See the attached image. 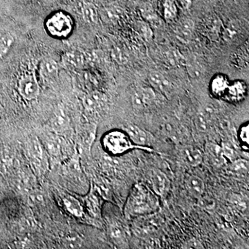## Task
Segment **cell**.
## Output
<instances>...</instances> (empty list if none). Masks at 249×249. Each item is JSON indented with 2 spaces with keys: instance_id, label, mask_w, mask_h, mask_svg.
Wrapping results in <instances>:
<instances>
[{
  "instance_id": "cell-19",
  "label": "cell",
  "mask_w": 249,
  "mask_h": 249,
  "mask_svg": "<svg viewBox=\"0 0 249 249\" xmlns=\"http://www.w3.org/2000/svg\"><path fill=\"white\" fill-rule=\"evenodd\" d=\"M148 80L152 89L156 91L163 93L169 89V82L160 71H152Z\"/></svg>"
},
{
  "instance_id": "cell-4",
  "label": "cell",
  "mask_w": 249,
  "mask_h": 249,
  "mask_svg": "<svg viewBox=\"0 0 249 249\" xmlns=\"http://www.w3.org/2000/svg\"><path fill=\"white\" fill-rule=\"evenodd\" d=\"M18 91L24 100L34 101L40 95V88L34 73H24L18 81Z\"/></svg>"
},
{
  "instance_id": "cell-11",
  "label": "cell",
  "mask_w": 249,
  "mask_h": 249,
  "mask_svg": "<svg viewBox=\"0 0 249 249\" xmlns=\"http://www.w3.org/2000/svg\"><path fill=\"white\" fill-rule=\"evenodd\" d=\"M70 124L68 114L62 108L56 109L49 121V127L55 133L65 132L70 127Z\"/></svg>"
},
{
  "instance_id": "cell-31",
  "label": "cell",
  "mask_w": 249,
  "mask_h": 249,
  "mask_svg": "<svg viewBox=\"0 0 249 249\" xmlns=\"http://www.w3.org/2000/svg\"><path fill=\"white\" fill-rule=\"evenodd\" d=\"M223 155L226 159H229L232 161L236 160V151L229 143H223L222 146Z\"/></svg>"
},
{
  "instance_id": "cell-17",
  "label": "cell",
  "mask_w": 249,
  "mask_h": 249,
  "mask_svg": "<svg viewBox=\"0 0 249 249\" xmlns=\"http://www.w3.org/2000/svg\"><path fill=\"white\" fill-rule=\"evenodd\" d=\"M206 155L210 162L215 166H221L225 162L226 158L223 155L222 147L213 142H209L206 146Z\"/></svg>"
},
{
  "instance_id": "cell-16",
  "label": "cell",
  "mask_w": 249,
  "mask_h": 249,
  "mask_svg": "<svg viewBox=\"0 0 249 249\" xmlns=\"http://www.w3.org/2000/svg\"><path fill=\"white\" fill-rule=\"evenodd\" d=\"M180 157L185 163L191 166H196L200 164L203 160L200 150L193 146L183 147L180 151Z\"/></svg>"
},
{
  "instance_id": "cell-29",
  "label": "cell",
  "mask_w": 249,
  "mask_h": 249,
  "mask_svg": "<svg viewBox=\"0 0 249 249\" xmlns=\"http://www.w3.org/2000/svg\"><path fill=\"white\" fill-rule=\"evenodd\" d=\"M238 138L242 146L245 150H249V124H244L240 127L238 132Z\"/></svg>"
},
{
  "instance_id": "cell-2",
  "label": "cell",
  "mask_w": 249,
  "mask_h": 249,
  "mask_svg": "<svg viewBox=\"0 0 249 249\" xmlns=\"http://www.w3.org/2000/svg\"><path fill=\"white\" fill-rule=\"evenodd\" d=\"M45 30L51 37L66 39L74 29V21L68 13L57 11L49 15L45 22Z\"/></svg>"
},
{
  "instance_id": "cell-32",
  "label": "cell",
  "mask_w": 249,
  "mask_h": 249,
  "mask_svg": "<svg viewBox=\"0 0 249 249\" xmlns=\"http://www.w3.org/2000/svg\"><path fill=\"white\" fill-rule=\"evenodd\" d=\"M29 199H30L31 203L34 204H40L43 201V196L38 191H34L31 193Z\"/></svg>"
},
{
  "instance_id": "cell-18",
  "label": "cell",
  "mask_w": 249,
  "mask_h": 249,
  "mask_svg": "<svg viewBox=\"0 0 249 249\" xmlns=\"http://www.w3.org/2000/svg\"><path fill=\"white\" fill-rule=\"evenodd\" d=\"M213 121V111L209 107L205 108L204 109L198 113L195 120V124L196 129L200 132H207Z\"/></svg>"
},
{
  "instance_id": "cell-13",
  "label": "cell",
  "mask_w": 249,
  "mask_h": 249,
  "mask_svg": "<svg viewBox=\"0 0 249 249\" xmlns=\"http://www.w3.org/2000/svg\"><path fill=\"white\" fill-rule=\"evenodd\" d=\"M62 203L67 212L73 217L77 219H83L86 217L84 205L78 198L67 195L62 199Z\"/></svg>"
},
{
  "instance_id": "cell-33",
  "label": "cell",
  "mask_w": 249,
  "mask_h": 249,
  "mask_svg": "<svg viewBox=\"0 0 249 249\" xmlns=\"http://www.w3.org/2000/svg\"><path fill=\"white\" fill-rule=\"evenodd\" d=\"M177 1L184 9H188L192 4V0H177Z\"/></svg>"
},
{
  "instance_id": "cell-34",
  "label": "cell",
  "mask_w": 249,
  "mask_h": 249,
  "mask_svg": "<svg viewBox=\"0 0 249 249\" xmlns=\"http://www.w3.org/2000/svg\"><path fill=\"white\" fill-rule=\"evenodd\" d=\"M16 1L19 4L27 5L32 4L36 0H16Z\"/></svg>"
},
{
  "instance_id": "cell-28",
  "label": "cell",
  "mask_w": 249,
  "mask_h": 249,
  "mask_svg": "<svg viewBox=\"0 0 249 249\" xmlns=\"http://www.w3.org/2000/svg\"><path fill=\"white\" fill-rule=\"evenodd\" d=\"M231 169L234 175H238V176L245 175L249 171V161L243 159L234 160Z\"/></svg>"
},
{
  "instance_id": "cell-30",
  "label": "cell",
  "mask_w": 249,
  "mask_h": 249,
  "mask_svg": "<svg viewBox=\"0 0 249 249\" xmlns=\"http://www.w3.org/2000/svg\"><path fill=\"white\" fill-rule=\"evenodd\" d=\"M188 73L192 77H198L202 73V66L196 60H191L188 64Z\"/></svg>"
},
{
  "instance_id": "cell-23",
  "label": "cell",
  "mask_w": 249,
  "mask_h": 249,
  "mask_svg": "<svg viewBox=\"0 0 249 249\" xmlns=\"http://www.w3.org/2000/svg\"><path fill=\"white\" fill-rule=\"evenodd\" d=\"M186 188L195 197H200L205 190L204 181L196 176H191L186 181Z\"/></svg>"
},
{
  "instance_id": "cell-1",
  "label": "cell",
  "mask_w": 249,
  "mask_h": 249,
  "mask_svg": "<svg viewBox=\"0 0 249 249\" xmlns=\"http://www.w3.org/2000/svg\"><path fill=\"white\" fill-rule=\"evenodd\" d=\"M160 209L158 196L142 183L134 185L124 206V215L127 219L157 213Z\"/></svg>"
},
{
  "instance_id": "cell-8",
  "label": "cell",
  "mask_w": 249,
  "mask_h": 249,
  "mask_svg": "<svg viewBox=\"0 0 249 249\" xmlns=\"http://www.w3.org/2000/svg\"><path fill=\"white\" fill-rule=\"evenodd\" d=\"M27 152L36 168H42L46 163V150L43 144L37 140H30L27 145Z\"/></svg>"
},
{
  "instance_id": "cell-22",
  "label": "cell",
  "mask_w": 249,
  "mask_h": 249,
  "mask_svg": "<svg viewBox=\"0 0 249 249\" xmlns=\"http://www.w3.org/2000/svg\"><path fill=\"white\" fill-rule=\"evenodd\" d=\"M83 103L87 111L90 113H95L103 107L104 99L100 93H91L85 96Z\"/></svg>"
},
{
  "instance_id": "cell-10",
  "label": "cell",
  "mask_w": 249,
  "mask_h": 249,
  "mask_svg": "<svg viewBox=\"0 0 249 249\" xmlns=\"http://www.w3.org/2000/svg\"><path fill=\"white\" fill-rule=\"evenodd\" d=\"M150 181L152 191L157 196H163L169 188V180L165 173L160 170L152 171L150 175Z\"/></svg>"
},
{
  "instance_id": "cell-7",
  "label": "cell",
  "mask_w": 249,
  "mask_h": 249,
  "mask_svg": "<svg viewBox=\"0 0 249 249\" xmlns=\"http://www.w3.org/2000/svg\"><path fill=\"white\" fill-rule=\"evenodd\" d=\"M107 234L111 241L120 247L127 245V229L122 223L117 220H111L107 224Z\"/></svg>"
},
{
  "instance_id": "cell-20",
  "label": "cell",
  "mask_w": 249,
  "mask_h": 249,
  "mask_svg": "<svg viewBox=\"0 0 249 249\" xmlns=\"http://www.w3.org/2000/svg\"><path fill=\"white\" fill-rule=\"evenodd\" d=\"M62 62L67 68L76 70L83 65L84 58L80 52L70 51L64 54L63 57H62Z\"/></svg>"
},
{
  "instance_id": "cell-6",
  "label": "cell",
  "mask_w": 249,
  "mask_h": 249,
  "mask_svg": "<svg viewBox=\"0 0 249 249\" xmlns=\"http://www.w3.org/2000/svg\"><path fill=\"white\" fill-rule=\"evenodd\" d=\"M124 132L135 145L147 150H152L150 148L152 142V136L146 131L140 128L133 124H129L124 127Z\"/></svg>"
},
{
  "instance_id": "cell-24",
  "label": "cell",
  "mask_w": 249,
  "mask_h": 249,
  "mask_svg": "<svg viewBox=\"0 0 249 249\" xmlns=\"http://www.w3.org/2000/svg\"><path fill=\"white\" fill-rule=\"evenodd\" d=\"M65 141L56 137L54 139H49L47 140L46 145H43L46 151L49 152L51 155L59 157L62 155V152L65 150Z\"/></svg>"
},
{
  "instance_id": "cell-26",
  "label": "cell",
  "mask_w": 249,
  "mask_h": 249,
  "mask_svg": "<svg viewBox=\"0 0 249 249\" xmlns=\"http://www.w3.org/2000/svg\"><path fill=\"white\" fill-rule=\"evenodd\" d=\"M163 17L168 22L173 21L178 15L176 0H164L163 5Z\"/></svg>"
},
{
  "instance_id": "cell-9",
  "label": "cell",
  "mask_w": 249,
  "mask_h": 249,
  "mask_svg": "<svg viewBox=\"0 0 249 249\" xmlns=\"http://www.w3.org/2000/svg\"><path fill=\"white\" fill-rule=\"evenodd\" d=\"M247 89V85L243 80H236L231 81L223 98L231 102L240 101L245 97Z\"/></svg>"
},
{
  "instance_id": "cell-15",
  "label": "cell",
  "mask_w": 249,
  "mask_h": 249,
  "mask_svg": "<svg viewBox=\"0 0 249 249\" xmlns=\"http://www.w3.org/2000/svg\"><path fill=\"white\" fill-rule=\"evenodd\" d=\"M59 67L53 58L42 59L39 65V72L41 78L45 80H52L58 76Z\"/></svg>"
},
{
  "instance_id": "cell-21",
  "label": "cell",
  "mask_w": 249,
  "mask_h": 249,
  "mask_svg": "<svg viewBox=\"0 0 249 249\" xmlns=\"http://www.w3.org/2000/svg\"><path fill=\"white\" fill-rule=\"evenodd\" d=\"M194 31V22L191 19H186L178 22L177 26V36L178 39L187 42L191 40Z\"/></svg>"
},
{
  "instance_id": "cell-25",
  "label": "cell",
  "mask_w": 249,
  "mask_h": 249,
  "mask_svg": "<svg viewBox=\"0 0 249 249\" xmlns=\"http://www.w3.org/2000/svg\"><path fill=\"white\" fill-rule=\"evenodd\" d=\"M82 16L85 22L89 24H95L98 22V10L92 3H84L82 7Z\"/></svg>"
},
{
  "instance_id": "cell-27",
  "label": "cell",
  "mask_w": 249,
  "mask_h": 249,
  "mask_svg": "<svg viewBox=\"0 0 249 249\" xmlns=\"http://www.w3.org/2000/svg\"><path fill=\"white\" fill-rule=\"evenodd\" d=\"M15 42L14 36L9 33L3 34L0 37V60L7 55L12 48Z\"/></svg>"
},
{
  "instance_id": "cell-14",
  "label": "cell",
  "mask_w": 249,
  "mask_h": 249,
  "mask_svg": "<svg viewBox=\"0 0 249 249\" xmlns=\"http://www.w3.org/2000/svg\"><path fill=\"white\" fill-rule=\"evenodd\" d=\"M230 82L227 75L224 73H217L213 77L210 82V91L214 97L223 98Z\"/></svg>"
},
{
  "instance_id": "cell-3",
  "label": "cell",
  "mask_w": 249,
  "mask_h": 249,
  "mask_svg": "<svg viewBox=\"0 0 249 249\" xmlns=\"http://www.w3.org/2000/svg\"><path fill=\"white\" fill-rule=\"evenodd\" d=\"M105 151L111 156L124 155L134 148H142L135 145L124 130H111L103 136L101 140Z\"/></svg>"
},
{
  "instance_id": "cell-12",
  "label": "cell",
  "mask_w": 249,
  "mask_h": 249,
  "mask_svg": "<svg viewBox=\"0 0 249 249\" xmlns=\"http://www.w3.org/2000/svg\"><path fill=\"white\" fill-rule=\"evenodd\" d=\"M155 93L152 88H142L137 90L132 96V103L136 109H143L155 101Z\"/></svg>"
},
{
  "instance_id": "cell-5",
  "label": "cell",
  "mask_w": 249,
  "mask_h": 249,
  "mask_svg": "<svg viewBox=\"0 0 249 249\" xmlns=\"http://www.w3.org/2000/svg\"><path fill=\"white\" fill-rule=\"evenodd\" d=\"M102 203V198L100 196L99 192L91 186L89 193L83 198L86 217L90 218L91 220L101 219Z\"/></svg>"
}]
</instances>
